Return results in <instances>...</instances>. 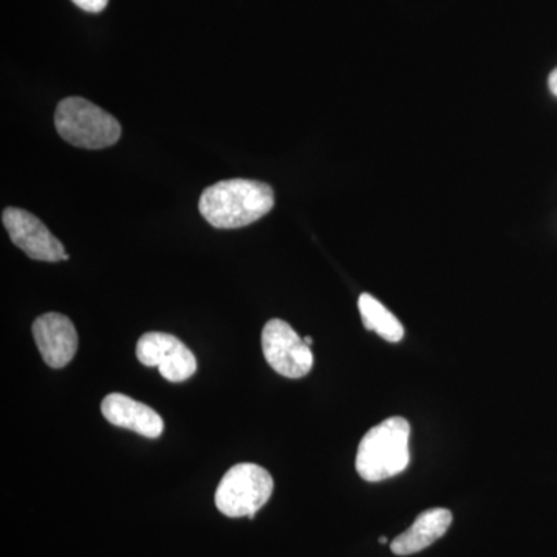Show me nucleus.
Masks as SVG:
<instances>
[{
    "label": "nucleus",
    "mask_w": 557,
    "mask_h": 557,
    "mask_svg": "<svg viewBox=\"0 0 557 557\" xmlns=\"http://www.w3.org/2000/svg\"><path fill=\"white\" fill-rule=\"evenodd\" d=\"M274 207V193L258 180H223L201 194L200 214L219 230H236L258 222Z\"/></svg>",
    "instance_id": "obj_1"
},
{
    "label": "nucleus",
    "mask_w": 557,
    "mask_h": 557,
    "mask_svg": "<svg viewBox=\"0 0 557 557\" xmlns=\"http://www.w3.org/2000/svg\"><path fill=\"white\" fill-rule=\"evenodd\" d=\"M408 420L387 418L370 429L359 443L357 471L366 482H383L405 471L409 465Z\"/></svg>",
    "instance_id": "obj_2"
},
{
    "label": "nucleus",
    "mask_w": 557,
    "mask_h": 557,
    "mask_svg": "<svg viewBox=\"0 0 557 557\" xmlns=\"http://www.w3.org/2000/svg\"><path fill=\"white\" fill-rule=\"evenodd\" d=\"M54 126L76 148L104 149L121 138L119 120L79 97L65 98L58 104Z\"/></svg>",
    "instance_id": "obj_3"
},
{
    "label": "nucleus",
    "mask_w": 557,
    "mask_h": 557,
    "mask_svg": "<svg viewBox=\"0 0 557 557\" xmlns=\"http://www.w3.org/2000/svg\"><path fill=\"white\" fill-rule=\"evenodd\" d=\"M273 478L255 463L236 465L226 471L215 491V507L228 518L255 519L273 494Z\"/></svg>",
    "instance_id": "obj_4"
},
{
    "label": "nucleus",
    "mask_w": 557,
    "mask_h": 557,
    "mask_svg": "<svg viewBox=\"0 0 557 557\" xmlns=\"http://www.w3.org/2000/svg\"><path fill=\"white\" fill-rule=\"evenodd\" d=\"M262 350L274 372L285 379H302L313 368L314 358L310 346L282 319L267 322L262 332Z\"/></svg>",
    "instance_id": "obj_5"
},
{
    "label": "nucleus",
    "mask_w": 557,
    "mask_h": 557,
    "mask_svg": "<svg viewBox=\"0 0 557 557\" xmlns=\"http://www.w3.org/2000/svg\"><path fill=\"white\" fill-rule=\"evenodd\" d=\"M137 358L146 368H159L161 376L171 383H183L197 370L193 351L168 333H145L137 343Z\"/></svg>",
    "instance_id": "obj_6"
},
{
    "label": "nucleus",
    "mask_w": 557,
    "mask_h": 557,
    "mask_svg": "<svg viewBox=\"0 0 557 557\" xmlns=\"http://www.w3.org/2000/svg\"><path fill=\"white\" fill-rule=\"evenodd\" d=\"M2 222L9 231L11 242L28 258L42 262L70 259L64 245L32 212L21 208H7L2 212Z\"/></svg>",
    "instance_id": "obj_7"
},
{
    "label": "nucleus",
    "mask_w": 557,
    "mask_h": 557,
    "mask_svg": "<svg viewBox=\"0 0 557 557\" xmlns=\"http://www.w3.org/2000/svg\"><path fill=\"white\" fill-rule=\"evenodd\" d=\"M33 336L40 357L51 369L65 368L78 350L75 325L61 313H46L36 319Z\"/></svg>",
    "instance_id": "obj_8"
},
{
    "label": "nucleus",
    "mask_w": 557,
    "mask_h": 557,
    "mask_svg": "<svg viewBox=\"0 0 557 557\" xmlns=\"http://www.w3.org/2000/svg\"><path fill=\"white\" fill-rule=\"evenodd\" d=\"M101 412L113 426L129 429L143 437L159 438L163 434V418L127 395L109 394L102 399Z\"/></svg>",
    "instance_id": "obj_9"
},
{
    "label": "nucleus",
    "mask_w": 557,
    "mask_h": 557,
    "mask_svg": "<svg viewBox=\"0 0 557 557\" xmlns=\"http://www.w3.org/2000/svg\"><path fill=\"white\" fill-rule=\"evenodd\" d=\"M453 523V512L445 508L428 509L421 512L409 530L394 539L391 548L397 556H410L431 547L445 536Z\"/></svg>",
    "instance_id": "obj_10"
},
{
    "label": "nucleus",
    "mask_w": 557,
    "mask_h": 557,
    "mask_svg": "<svg viewBox=\"0 0 557 557\" xmlns=\"http://www.w3.org/2000/svg\"><path fill=\"white\" fill-rule=\"evenodd\" d=\"M358 307L364 327L370 332H375L376 335L388 341V343H399L403 339L405 329H403L401 322L379 299L364 293V295L359 296Z\"/></svg>",
    "instance_id": "obj_11"
},
{
    "label": "nucleus",
    "mask_w": 557,
    "mask_h": 557,
    "mask_svg": "<svg viewBox=\"0 0 557 557\" xmlns=\"http://www.w3.org/2000/svg\"><path fill=\"white\" fill-rule=\"evenodd\" d=\"M72 2L87 13H101L108 7L109 0H72Z\"/></svg>",
    "instance_id": "obj_12"
},
{
    "label": "nucleus",
    "mask_w": 557,
    "mask_h": 557,
    "mask_svg": "<svg viewBox=\"0 0 557 557\" xmlns=\"http://www.w3.org/2000/svg\"><path fill=\"white\" fill-rule=\"evenodd\" d=\"M548 87L552 94L557 97V67L553 70L552 75H549Z\"/></svg>",
    "instance_id": "obj_13"
},
{
    "label": "nucleus",
    "mask_w": 557,
    "mask_h": 557,
    "mask_svg": "<svg viewBox=\"0 0 557 557\" xmlns=\"http://www.w3.org/2000/svg\"><path fill=\"white\" fill-rule=\"evenodd\" d=\"M304 341H306L307 346L311 347V344H313V338H311V336H306Z\"/></svg>",
    "instance_id": "obj_14"
},
{
    "label": "nucleus",
    "mask_w": 557,
    "mask_h": 557,
    "mask_svg": "<svg viewBox=\"0 0 557 557\" xmlns=\"http://www.w3.org/2000/svg\"><path fill=\"white\" fill-rule=\"evenodd\" d=\"M380 542L381 544H387V537H381Z\"/></svg>",
    "instance_id": "obj_15"
}]
</instances>
